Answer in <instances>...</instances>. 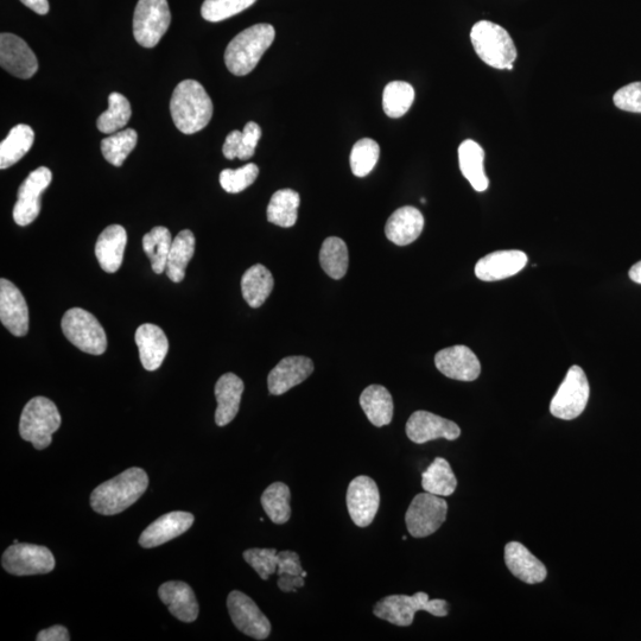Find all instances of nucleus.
<instances>
[{
    "instance_id": "nucleus-44",
    "label": "nucleus",
    "mask_w": 641,
    "mask_h": 641,
    "mask_svg": "<svg viewBox=\"0 0 641 641\" xmlns=\"http://www.w3.org/2000/svg\"><path fill=\"white\" fill-rule=\"evenodd\" d=\"M277 555L276 549H249L244 552V560L266 581L277 573Z\"/></svg>"
},
{
    "instance_id": "nucleus-54",
    "label": "nucleus",
    "mask_w": 641,
    "mask_h": 641,
    "mask_svg": "<svg viewBox=\"0 0 641 641\" xmlns=\"http://www.w3.org/2000/svg\"><path fill=\"white\" fill-rule=\"evenodd\" d=\"M421 202H422V203H425V202H427V201H425V199H422V200H421Z\"/></svg>"
},
{
    "instance_id": "nucleus-40",
    "label": "nucleus",
    "mask_w": 641,
    "mask_h": 641,
    "mask_svg": "<svg viewBox=\"0 0 641 641\" xmlns=\"http://www.w3.org/2000/svg\"><path fill=\"white\" fill-rule=\"evenodd\" d=\"M129 100L120 93H112L109 97V110L98 118V129L106 135H113L125 128L131 118Z\"/></svg>"
},
{
    "instance_id": "nucleus-32",
    "label": "nucleus",
    "mask_w": 641,
    "mask_h": 641,
    "mask_svg": "<svg viewBox=\"0 0 641 641\" xmlns=\"http://www.w3.org/2000/svg\"><path fill=\"white\" fill-rule=\"evenodd\" d=\"M196 240L192 231L184 230L177 234L171 244L167 263L170 281L180 283L186 277L187 266L194 257Z\"/></svg>"
},
{
    "instance_id": "nucleus-41",
    "label": "nucleus",
    "mask_w": 641,
    "mask_h": 641,
    "mask_svg": "<svg viewBox=\"0 0 641 641\" xmlns=\"http://www.w3.org/2000/svg\"><path fill=\"white\" fill-rule=\"evenodd\" d=\"M380 148L371 138L360 139L354 144L351 152L352 173L358 177H365L371 173L379 161Z\"/></svg>"
},
{
    "instance_id": "nucleus-37",
    "label": "nucleus",
    "mask_w": 641,
    "mask_h": 641,
    "mask_svg": "<svg viewBox=\"0 0 641 641\" xmlns=\"http://www.w3.org/2000/svg\"><path fill=\"white\" fill-rule=\"evenodd\" d=\"M348 262L345 241L338 237L327 238L320 251V264L326 274L333 279H341L346 275Z\"/></svg>"
},
{
    "instance_id": "nucleus-47",
    "label": "nucleus",
    "mask_w": 641,
    "mask_h": 641,
    "mask_svg": "<svg viewBox=\"0 0 641 641\" xmlns=\"http://www.w3.org/2000/svg\"><path fill=\"white\" fill-rule=\"evenodd\" d=\"M277 574L281 575H294L302 576L303 569L301 564V558L294 551H282L278 552L277 555Z\"/></svg>"
},
{
    "instance_id": "nucleus-42",
    "label": "nucleus",
    "mask_w": 641,
    "mask_h": 641,
    "mask_svg": "<svg viewBox=\"0 0 641 641\" xmlns=\"http://www.w3.org/2000/svg\"><path fill=\"white\" fill-rule=\"evenodd\" d=\"M256 2L257 0H205L201 15L208 22L218 23L240 14Z\"/></svg>"
},
{
    "instance_id": "nucleus-14",
    "label": "nucleus",
    "mask_w": 641,
    "mask_h": 641,
    "mask_svg": "<svg viewBox=\"0 0 641 641\" xmlns=\"http://www.w3.org/2000/svg\"><path fill=\"white\" fill-rule=\"evenodd\" d=\"M380 494L376 481L361 475L348 486L347 509L353 523L359 528H367L377 516Z\"/></svg>"
},
{
    "instance_id": "nucleus-46",
    "label": "nucleus",
    "mask_w": 641,
    "mask_h": 641,
    "mask_svg": "<svg viewBox=\"0 0 641 641\" xmlns=\"http://www.w3.org/2000/svg\"><path fill=\"white\" fill-rule=\"evenodd\" d=\"M262 137V129L257 123H247L243 130V138H241V150L239 160L247 161L255 155V151Z\"/></svg>"
},
{
    "instance_id": "nucleus-27",
    "label": "nucleus",
    "mask_w": 641,
    "mask_h": 641,
    "mask_svg": "<svg viewBox=\"0 0 641 641\" xmlns=\"http://www.w3.org/2000/svg\"><path fill=\"white\" fill-rule=\"evenodd\" d=\"M244 382L236 374L226 373L215 385L218 409L215 412V423L219 427L230 424L238 415L241 397L244 393Z\"/></svg>"
},
{
    "instance_id": "nucleus-53",
    "label": "nucleus",
    "mask_w": 641,
    "mask_h": 641,
    "mask_svg": "<svg viewBox=\"0 0 641 641\" xmlns=\"http://www.w3.org/2000/svg\"><path fill=\"white\" fill-rule=\"evenodd\" d=\"M302 576H303V577H306V576H307L306 571H303Z\"/></svg>"
},
{
    "instance_id": "nucleus-7",
    "label": "nucleus",
    "mask_w": 641,
    "mask_h": 641,
    "mask_svg": "<svg viewBox=\"0 0 641 641\" xmlns=\"http://www.w3.org/2000/svg\"><path fill=\"white\" fill-rule=\"evenodd\" d=\"M67 340L80 351L101 355L106 352L107 336L95 316L81 308L69 309L61 321Z\"/></svg>"
},
{
    "instance_id": "nucleus-26",
    "label": "nucleus",
    "mask_w": 641,
    "mask_h": 641,
    "mask_svg": "<svg viewBox=\"0 0 641 641\" xmlns=\"http://www.w3.org/2000/svg\"><path fill=\"white\" fill-rule=\"evenodd\" d=\"M424 228V217L421 211L411 206L397 209L386 222L387 239L398 246H406L420 238Z\"/></svg>"
},
{
    "instance_id": "nucleus-25",
    "label": "nucleus",
    "mask_w": 641,
    "mask_h": 641,
    "mask_svg": "<svg viewBox=\"0 0 641 641\" xmlns=\"http://www.w3.org/2000/svg\"><path fill=\"white\" fill-rule=\"evenodd\" d=\"M126 244L128 233L123 226L111 225L100 234L95 244V256L107 274H114L122 266Z\"/></svg>"
},
{
    "instance_id": "nucleus-20",
    "label": "nucleus",
    "mask_w": 641,
    "mask_h": 641,
    "mask_svg": "<svg viewBox=\"0 0 641 641\" xmlns=\"http://www.w3.org/2000/svg\"><path fill=\"white\" fill-rule=\"evenodd\" d=\"M528 264V256L518 250L492 252L475 265V275L484 282H497L516 276Z\"/></svg>"
},
{
    "instance_id": "nucleus-33",
    "label": "nucleus",
    "mask_w": 641,
    "mask_h": 641,
    "mask_svg": "<svg viewBox=\"0 0 641 641\" xmlns=\"http://www.w3.org/2000/svg\"><path fill=\"white\" fill-rule=\"evenodd\" d=\"M422 487L424 492L449 497L456 491L458 480L449 462L443 458H437L422 475Z\"/></svg>"
},
{
    "instance_id": "nucleus-48",
    "label": "nucleus",
    "mask_w": 641,
    "mask_h": 641,
    "mask_svg": "<svg viewBox=\"0 0 641 641\" xmlns=\"http://www.w3.org/2000/svg\"><path fill=\"white\" fill-rule=\"evenodd\" d=\"M241 138H243V131H232L230 135L227 136L224 147H222V152L227 160H234V158H239L241 150Z\"/></svg>"
},
{
    "instance_id": "nucleus-29",
    "label": "nucleus",
    "mask_w": 641,
    "mask_h": 641,
    "mask_svg": "<svg viewBox=\"0 0 641 641\" xmlns=\"http://www.w3.org/2000/svg\"><path fill=\"white\" fill-rule=\"evenodd\" d=\"M360 405L365 415L378 428L389 425L393 418V399L389 390L382 385L366 387L360 396Z\"/></svg>"
},
{
    "instance_id": "nucleus-17",
    "label": "nucleus",
    "mask_w": 641,
    "mask_h": 641,
    "mask_svg": "<svg viewBox=\"0 0 641 641\" xmlns=\"http://www.w3.org/2000/svg\"><path fill=\"white\" fill-rule=\"evenodd\" d=\"M0 321L18 338L29 332L28 304L21 290L5 278L0 281Z\"/></svg>"
},
{
    "instance_id": "nucleus-11",
    "label": "nucleus",
    "mask_w": 641,
    "mask_h": 641,
    "mask_svg": "<svg viewBox=\"0 0 641 641\" xmlns=\"http://www.w3.org/2000/svg\"><path fill=\"white\" fill-rule=\"evenodd\" d=\"M2 566L6 573L15 576L43 575L52 573L55 557L41 545L17 543L5 550Z\"/></svg>"
},
{
    "instance_id": "nucleus-10",
    "label": "nucleus",
    "mask_w": 641,
    "mask_h": 641,
    "mask_svg": "<svg viewBox=\"0 0 641 641\" xmlns=\"http://www.w3.org/2000/svg\"><path fill=\"white\" fill-rule=\"evenodd\" d=\"M448 504L439 495L417 494L405 514L406 528L415 538L433 535L447 519Z\"/></svg>"
},
{
    "instance_id": "nucleus-12",
    "label": "nucleus",
    "mask_w": 641,
    "mask_h": 641,
    "mask_svg": "<svg viewBox=\"0 0 641 641\" xmlns=\"http://www.w3.org/2000/svg\"><path fill=\"white\" fill-rule=\"evenodd\" d=\"M52 180V171L46 167H40L30 173L19 187L14 207V220L18 226H28L40 215L41 195Z\"/></svg>"
},
{
    "instance_id": "nucleus-19",
    "label": "nucleus",
    "mask_w": 641,
    "mask_h": 641,
    "mask_svg": "<svg viewBox=\"0 0 641 641\" xmlns=\"http://www.w3.org/2000/svg\"><path fill=\"white\" fill-rule=\"evenodd\" d=\"M195 518L192 513L175 511L155 520L139 537V544L145 549L160 547L183 535L192 528Z\"/></svg>"
},
{
    "instance_id": "nucleus-49",
    "label": "nucleus",
    "mask_w": 641,
    "mask_h": 641,
    "mask_svg": "<svg viewBox=\"0 0 641 641\" xmlns=\"http://www.w3.org/2000/svg\"><path fill=\"white\" fill-rule=\"evenodd\" d=\"M37 641H69V632L66 627L56 625L37 634Z\"/></svg>"
},
{
    "instance_id": "nucleus-43",
    "label": "nucleus",
    "mask_w": 641,
    "mask_h": 641,
    "mask_svg": "<svg viewBox=\"0 0 641 641\" xmlns=\"http://www.w3.org/2000/svg\"><path fill=\"white\" fill-rule=\"evenodd\" d=\"M259 175V168L256 164L250 163L237 170L225 169L220 174V184L225 192L238 194L252 186Z\"/></svg>"
},
{
    "instance_id": "nucleus-15",
    "label": "nucleus",
    "mask_w": 641,
    "mask_h": 641,
    "mask_svg": "<svg viewBox=\"0 0 641 641\" xmlns=\"http://www.w3.org/2000/svg\"><path fill=\"white\" fill-rule=\"evenodd\" d=\"M406 435L417 444L437 439L458 440L461 435L459 425L428 411H416L406 423Z\"/></svg>"
},
{
    "instance_id": "nucleus-31",
    "label": "nucleus",
    "mask_w": 641,
    "mask_h": 641,
    "mask_svg": "<svg viewBox=\"0 0 641 641\" xmlns=\"http://www.w3.org/2000/svg\"><path fill=\"white\" fill-rule=\"evenodd\" d=\"M35 142V132L29 125L19 124L12 128L0 144V169L5 170L28 154Z\"/></svg>"
},
{
    "instance_id": "nucleus-52",
    "label": "nucleus",
    "mask_w": 641,
    "mask_h": 641,
    "mask_svg": "<svg viewBox=\"0 0 641 641\" xmlns=\"http://www.w3.org/2000/svg\"><path fill=\"white\" fill-rule=\"evenodd\" d=\"M630 278L634 283L641 284V262L632 266L630 270Z\"/></svg>"
},
{
    "instance_id": "nucleus-3",
    "label": "nucleus",
    "mask_w": 641,
    "mask_h": 641,
    "mask_svg": "<svg viewBox=\"0 0 641 641\" xmlns=\"http://www.w3.org/2000/svg\"><path fill=\"white\" fill-rule=\"evenodd\" d=\"M275 36V28L265 23L241 31L228 44L225 52L228 71L237 76L250 74L274 43Z\"/></svg>"
},
{
    "instance_id": "nucleus-18",
    "label": "nucleus",
    "mask_w": 641,
    "mask_h": 641,
    "mask_svg": "<svg viewBox=\"0 0 641 641\" xmlns=\"http://www.w3.org/2000/svg\"><path fill=\"white\" fill-rule=\"evenodd\" d=\"M435 365L444 376L460 382H474L481 373L477 355L466 346L442 349L436 354Z\"/></svg>"
},
{
    "instance_id": "nucleus-2",
    "label": "nucleus",
    "mask_w": 641,
    "mask_h": 641,
    "mask_svg": "<svg viewBox=\"0 0 641 641\" xmlns=\"http://www.w3.org/2000/svg\"><path fill=\"white\" fill-rule=\"evenodd\" d=\"M211 97L200 82L184 80L176 86L170 100V112L176 128L186 135L205 129L213 117Z\"/></svg>"
},
{
    "instance_id": "nucleus-35",
    "label": "nucleus",
    "mask_w": 641,
    "mask_h": 641,
    "mask_svg": "<svg viewBox=\"0 0 641 641\" xmlns=\"http://www.w3.org/2000/svg\"><path fill=\"white\" fill-rule=\"evenodd\" d=\"M173 244V238L167 227L157 226L145 234L143 238V249L151 262V268L155 274L162 275L167 269L169 252Z\"/></svg>"
},
{
    "instance_id": "nucleus-16",
    "label": "nucleus",
    "mask_w": 641,
    "mask_h": 641,
    "mask_svg": "<svg viewBox=\"0 0 641 641\" xmlns=\"http://www.w3.org/2000/svg\"><path fill=\"white\" fill-rule=\"evenodd\" d=\"M0 65L19 79H30L38 69L37 57L27 42L14 34L0 35Z\"/></svg>"
},
{
    "instance_id": "nucleus-30",
    "label": "nucleus",
    "mask_w": 641,
    "mask_h": 641,
    "mask_svg": "<svg viewBox=\"0 0 641 641\" xmlns=\"http://www.w3.org/2000/svg\"><path fill=\"white\" fill-rule=\"evenodd\" d=\"M274 277L262 264L253 265L241 279V290L247 304L252 308L262 307L274 290Z\"/></svg>"
},
{
    "instance_id": "nucleus-6",
    "label": "nucleus",
    "mask_w": 641,
    "mask_h": 641,
    "mask_svg": "<svg viewBox=\"0 0 641 641\" xmlns=\"http://www.w3.org/2000/svg\"><path fill=\"white\" fill-rule=\"evenodd\" d=\"M62 418L56 405L46 397H35L24 406L19 434L38 450L53 442V435L61 427Z\"/></svg>"
},
{
    "instance_id": "nucleus-28",
    "label": "nucleus",
    "mask_w": 641,
    "mask_h": 641,
    "mask_svg": "<svg viewBox=\"0 0 641 641\" xmlns=\"http://www.w3.org/2000/svg\"><path fill=\"white\" fill-rule=\"evenodd\" d=\"M460 169L472 187L477 192H485L488 188V177L485 173V151L481 145L472 139H467L459 148Z\"/></svg>"
},
{
    "instance_id": "nucleus-13",
    "label": "nucleus",
    "mask_w": 641,
    "mask_h": 641,
    "mask_svg": "<svg viewBox=\"0 0 641 641\" xmlns=\"http://www.w3.org/2000/svg\"><path fill=\"white\" fill-rule=\"evenodd\" d=\"M228 612L240 632L256 640L270 636L271 624L256 602L244 593L234 590L227 599Z\"/></svg>"
},
{
    "instance_id": "nucleus-38",
    "label": "nucleus",
    "mask_w": 641,
    "mask_h": 641,
    "mask_svg": "<svg viewBox=\"0 0 641 641\" xmlns=\"http://www.w3.org/2000/svg\"><path fill=\"white\" fill-rule=\"evenodd\" d=\"M415 101V90L408 82L392 81L385 87L383 109L386 116L397 119L408 113Z\"/></svg>"
},
{
    "instance_id": "nucleus-36",
    "label": "nucleus",
    "mask_w": 641,
    "mask_h": 641,
    "mask_svg": "<svg viewBox=\"0 0 641 641\" xmlns=\"http://www.w3.org/2000/svg\"><path fill=\"white\" fill-rule=\"evenodd\" d=\"M290 488L283 482H275L262 495L263 509L272 523L282 525L291 518Z\"/></svg>"
},
{
    "instance_id": "nucleus-34",
    "label": "nucleus",
    "mask_w": 641,
    "mask_h": 641,
    "mask_svg": "<svg viewBox=\"0 0 641 641\" xmlns=\"http://www.w3.org/2000/svg\"><path fill=\"white\" fill-rule=\"evenodd\" d=\"M300 194L293 189L278 190L270 200L268 206V220L271 224L284 228L293 227L298 218L300 207Z\"/></svg>"
},
{
    "instance_id": "nucleus-24",
    "label": "nucleus",
    "mask_w": 641,
    "mask_h": 641,
    "mask_svg": "<svg viewBox=\"0 0 641 641\" xmlns=\"http://www.w3.org/2000/svg\"><path fill=\"white\" fill-rule=\"evenodd\" d=\"M136 344L145 370H158L169 352V341L163 330L152 323H145L137 329Z\"/></svg>"
},
{
    "instance_id": "nucleus-22",
    "label": "nucleus",
    "mask_w": 641,
    "mask_h": 641,
    "mask_svg": "<svg viewBox=\"0 0 641 641\" xmlns=\"http://www.w3.org/2000/svg\"><path fill=\"white\" fill-rule=\"evenodd\" d=\"M505 563L513 576L528 585H537L547 579L548 570L544 563L518 542L506 545Z\"/></svg>"
},
{
    "instance_id": "nucleus-1",
    "label": "nucleus",
    "mask_w": 641,
    "mask_h": 641,
    "mask_svg": "<svg viewBox=\"0 0 641 641\" xmlns=\"http://www.w3.org/2000/svg\"><path fill=\"white\" fill-rule=\"evenodd\" d=\"M149 477L142 468L126 469L116 478L99 485L91 494L92 509L103 516L128 510L147 492Z\"/></svg>"
},
{
    "instance_id": "nucleus-5",
    "label": "nucleus",
    "mask_w": 641,
    "mask_h": 641,
    "mask_svg": "<svg viewBox=\"0 0 641 641\" xmlns=\"http://www.w3.org/2000/svg\"><path fill=\"white\" fill-rule=\"evenodd\" d=\"M420 611L443 618L449 613V604L446 600H430L427 593L420 592L412 596H386L373 608V614L377 618L401 627H408L414 623L415 614Z\"/></svg>"
},
{
    "instance_id": "nucleus-50",
    "label": "nucleus",
    "mask_w": 641,
    "mask_h": 641,
    "mask_svg": "<svg viewBox=\"0 0 641 641\" xmlns=\"http://www.w3.org/2000/svg\"><path fill=\"white\" fill-rule=\"evenodd\" d=\"M278 587L284 593L297 592V589L304 587V577L294 575H281L278 580Z\"/></svg>"
},
{
    "instance_id": "nucleus-9",
    "label": "nucleus",
    "mask_w": 641,
    "mask_h": 641,
    "mask_svg": "<svg viewBox=\"0 0 641 641\" xmlns=\"http://www.w3.org/2000/svg\"><path fill=\"white\" fill-rule=\"evenodd\" d=\"M171 22L168 0H139L133 16V35L144 48H154Z\"/></svg>"
},
{
    "instance_id": "nucleus-21",
    "label": "nucleus",
    "mask_w": 641,
    "mask_h": 641,
    "mask_svg": "<svg viewBox=\"0 0 641 641\" xmlns=\"http://www.w3.org/2000/svg\"><path fill=\"white\" fill-rule=\"evenodd\" d=\"M313 361L306 357L284 358L269 374L268 385L271 395L281 396L312 376Z\"/></svg>"
},
{
    "instance_id": "nucleus-39",
    "label": "nucleus",
    "mask_w": 641,
    "mask_h": 641,
    "mask_svg": "<svg viewBox=\"0 0 641 641\" xmlns=\"http://www.w3.org/2000/svg\"><path fill=\"white\" fill-rule=\"evenodd\" d=\"M138 142L137 132L133 129L118 131L103 139L101 142V152L105 160L114 167H122L126 158L129 157L132 150L136 148Z\"/></svg>"
},
{
    "instance_id": "nucleus-8",
    "label": "nucleus",
    "mask_w": 641,
    "mask_h": 641,
    "mask_svg": "<svg viewBox=\"0 0 641 641\" xmlns=\"http://www.w3.org/2000/svg\"><path fill=\"white\" fill-rule=\"evenodd\" d=\"M590 389L585 371L580 366L569 368L566 378L550 403L552 416L571 421L582 415L589 401Z\"/></svg>"
},
{
    "instance_id": "nucleus-45",
    "label": "nucleus",
    "mask_w": 641,
    "mask_h": 641,
    "mask_svg": "<svg viewBox=\"0 0 641 641\" xmlns=\"http://www.w3.org/2000/svg\"><path fill=\"white\" fill-rule=\"evenodd\" d=\"M614 105L621 111L641 113V82L627 85L614 94Z\"/></svg>"
},
{
    "instance_id": "nucleus-51",
    "label": "nucleus",
    "mask_w": 641,
    "mask_h": 641,
    "mask_svg": "<svg viewBox=\"0 0 641 641\" xmlns=\"http://www.w3.org/2000/svg\"><path fill=\"white\" fill-rule=\"evenodd\" d=\"M21 2L38 15H47L49 12L48 0H21Z\"/></svg>"
},
{
    "instance_id": "nucleus-23",
    "label": "nucleus",
    "mask_w": 641,
    "mask_h": 641,
    "mask_svg": "<svg viewBox=\"0 0 641 641\" xmlns=\"http://www.w3.org/2000/svg\"><path fill=\"white\" fill-rule=\"evenodd\" d=\"M158 595L171 614L183 623H193L199 617V604L192 587L181 581L163 583Z\"/></svg>"
},
{
    "instance_id": "nucleus-4",
    "label": "nucleus",
    "mask_w": 641,
    "mask_h": 641,
    "mask_svg": "<svg viewBox=\"0 0 641 641\" xmlns=\"http://www.w3.org/2000/svg\"><path fill=\"white\" fill-rule=\"evenodd\" d=\"M471 41L475 52L486 65L501 71H512L517 48L503 27L490 21H480L472 28Z\"/></svg>"
}]
</instances>
